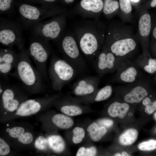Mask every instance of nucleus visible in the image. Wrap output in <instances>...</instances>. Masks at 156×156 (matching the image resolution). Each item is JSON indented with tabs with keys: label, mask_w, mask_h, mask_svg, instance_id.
I'll return each mask as SVG.
<instances>
[{
	"label": "nucleus",
	"mask_w": 156,
	"mask_h": 156,
	"mask_svg": "<svg viewBox=\"0 0 156 156\" xmlns=\"http://www.w3.org/2000/svg\"><path fill=\"white\" fill-rule=\"evenodd\" d=\"M107 25L99 20H83L73 27V32L84 57L92 61L102 49L105 41Z\"/></svg>",
	"instance_id": "obj_1"
},
{
	"label": "nucleus",
	"mask_w": 156,
	"mask_h": 156,
	"mask_svg": "<svg viewBox=\"0 0 156 156\" xmlns=\"http://www.w3.org/2000/svg\"><path fill=\"white\" fill-rule=\"evenodd\" d=\"M139 44L131 25L116 20L107 25L103 44L117 57L130 59Z\"/></svg>",
	"instance_id": "obj_2"
},
{
	"label": "nucleus",
	"mask_w": 156,
	"mask_h": 156,
	"mask_svg": "<svg viewBox=\"0 0 156 156\" xmlns=\"http://www.w3.org/2000/svg\"><path fill=\"white\" fill-rule=\"evenodd\" d=\"M18 58L14 71L9 74L21 82L24 88L33 92L43 90L45 85L40 74L33 66L27 49H18Z\"/></svg>",
	"instance_id": "obj_3"
},
{
	"label": "nucleus",
	"mask_w": 156,
	"mask_h": 156,
	"mask_svg": "<svg viewBox=\"0 0 156 156\" xmlns=\"http://www.w3.org/2000/svg\"><path fill=\"white\" fill-rule=\"evenodd\" d=\"M63 59L72 65L79 72L87 68L85 57L81 53L72 31L64 29L55 41Z\"/></svg>",
	"instance_id": "obj_4"
},
{
	"label": "nucleus",
	"mask_w": 156,
	"mask_h": 156,
	"mask_svg": "<svg viewBox=\"0 0 156 156\" xmlns=\"http://www.w3.org/2000/svg\"><path fill=\"white\" fill-rule=\"evenodd\" d=\"M27 51L30 57L34 61L36 68L43 80L48 81L49 76L47 64L52 52V48L49 42L32 34Z\"/></svg>",
	"instance_id": "obj_5"
},
{
	"label": "nucleus",
	"mask_w": 156,
	"mask_h": 156,
	"mask_svg": "<svg viewBox=\"0 0 156 156\" xmlns=\"http://www.w3.org/2000/svg\"><path fill=\"white\" fill-rule=\"evenodd\" d=\"M79 72L64 59L53 55L51 58L48 76L51 86L55 90H59L72 80Z\"/></svg>",
	"instance_id": "obj_6"
},
{
	"label": "nucleus",
	"mask_w": 156,
	"mask_h": 156,
	"mask_svg": "<svg viewBox=\"0 0 156 156\" xmlns=\"http://www.w3.org/2000/svg\"><path fill=\"white\" fill-rule=\"evenodd\" d=\"M67 12L64 9L57 8H38L23 4L18 9L21 23L26 28H32L36 24L44 19Z\"/></svg>",
	"instance_id": "obj_7"
},
{
	"label": "nucleus",
	"mask_w": 156,
	"mask_h": 156,
	"mask_svg": "<svg viewBox=\"0 0 156 156\" xmlns=\"http://www.w3.org/2000/svg\"><path fill=\"white\" fill-rule=\"evenodd\" d=\"M23 26L17 21L0 18V43L3 46L18 49L24 47L25 40L22 34Z\"/></svg>",
	"instance_id": "obj_8"
},
{
	"label": "nucleus",
	"mask_w": 156,
	"mask_h": 156,
	"mask_svg": "<svg viewBox=\"0 0 156 156\" xmlns=\"http://www.w3.org/2000/svg\"><path fill=\"white\" fill-rule=\"evenodd\" d=\"M67 14L66 12L38 23L31 29L32 34L49 42L55 41L65 29Z\"/></svg>",
	"instance_id": "obj_9"
},
{
	"label": "nucleus",
	"mask_w": 156,
	"mask_h": 156,
	"mask_svg": "<svg viewBox=\"0 0 156 156\" xmlns=\"http://www.w3.org/2000/svg\"><path fill=\"white\" fill-rule=\"evenodd\" d=\"M148 82L144 77L134 82L113 88L123 101L129 104L141 103L149 94Z\"/></svg>",
	"instance_id": "obj_10"
},
{
	"label": "nucleus",
	"mask_w": 156,
	"mask_h": 156,
	"mask_svg": "<svg viewBox=\"0 0 156 156\" xmlns=\"http://www.w3.org/2000/svg\"><path fill=\"white\" fill-rule=\"evenodd\" d=\"M141 70L130 59L123 58L110 81L125 84L134 82L143 77Z\"/></svg>",
	"instance_id": "obj_11"
},
{
	"label": "nucleus",
	"mask_w": 156,
	"mask_h": 156,
	"mask_svg": "<svg viewBox=\"0 0 156 156\" xmlns=\"http://www.w3.org/2000/svg\"><path fill=\"white\" fill-rule=\"evenodd\" d=\"M123 58L116 56L104 44L92 61L94 69L101 77L116 71Z\"/></svg>",
	"instance_id": "obj_12"
},
{
	"label": "nucleus",
	"mask_w": 156,
	"mask_h": 156,
	"mask_svg": "<svg viewBox=\"0 0 156 156\" xmlns=\"http://www.w3.org/2000/svg\"><path fill=\"white\" fill-rule=\"evenodd\" d=\"M151 27V18L148 10H140L139 12L138 28L135 36L142 50V54L151 56L149 46Z\"/></svg>",
	"instance_id": "obj_13"
},
{
	"label": "nucleus",
	"mask_w": 156,
	"mask_h": 156,
	"mask_svg": "<svg viewBox=\"0 0 156 156\" xmlns=\"http://www.w3.org/2000/svg\"><path fill=\"white\" fill-rule=\"evenodd\" d=\"M104 5L103 0H81L79 7L72 13L83 18L99 20Z\"/></svg>",
	"instance_id": "obj_14"
},
{
	"label": "nucleus",
	"mask_w": 156,
	"mask_h": 156,
	"mask_svg": "<svg viewBox=\"0 0 156 156\" xmlns=\"http://www.w3.org/2000/svg\"><path fill=\"white\" fill-rule=\"evenodd\" d=\"M101 78L99 76H88L79 79L73 85L74 93L80 96L92 95L98 90Z\"/></svg>",
	"instance_id": "obj_15"
},
{
	"label": "nucleus",
	"mask_w": 156,
	"mask_h": 156,
	"mask_svg": "<svg viewBox=\"0 0 156 156\" xmlns=\"http://www.w3.org/2000/svg\"><path fill=\"white\" fill-rule=\"evenodd\" d=\"M18 58V52L12 49L0 48V77H8L12 70L15 68Z\"/></svg>",
	"instance_id": "obj_16"
},
{
	"label": "nucleus",
	"mask_w": 156,
	"mask_h": 156,
	"mask_svg": "<svg viewBox=\"0 0 156 156\" xmlns=\"http://www.w3.org/2000/svg\"><path fill=\"white\" fill-rule=\"evenodd\" d=\"M18 86L9 85L1 94L3 107L10 112L17 109L19 104L20 99L16 96V93L21 87Z\"/></svg>",
	"instance_id": "obj_17"
},
{
	"label": "nucleus",
	"mask_w": 156,
	"mask_h": 156,
	"mask_svg": "<svg viewBox=\"0 0 156 156\" xmlns=\"http://www.w3.org/2000/svg\"><path fill=\"white\" fill-rule=\"evenodd\" d=\"M133 62L141 70L148 73L153 74L156 72V58H152L151 56L142 54Z\"/></svg>",
	"instance_id": "obj_18"
},
{
	"label": "nucleus",
	"mask_w": 156,
	"mask_h": 156,
	"mask_svg": "<svg viewBox=\"0 0 156 156\" xmlns=\"http://www.w3.org/2000/svg\"><path fill=\"white\" fill-rule=\"evenodd\" d=\"M41 107V104L35 99H29L22 102L16 110L17 115L29 116L38 112Z\"/></svg>",
	"instance_id": "obj_19"
},
{
	"label": "nucleus",
	"mask_w": 156,
	"mask_h": 156,
	"mask_svg": "<svg viewBox=\"0 0 156 156\" xmlns=\"http://www.w3.org/2000/svg\"><path fill=\"white\" fill-rule=\"evenodd\" d=\"M129 104L124 101L115 100L109 105L107 109L108 114L112 117L123 118L129 109Z\"/></svg>",
	"instance_id": "obj_20"
},
{
	"label": "nucleus",
	"mask_w": 156,
	"mask_h": 156,
	"mask_svg": "<svg viewBox=\"0 0 156 156\" xmlns=\"http://www.w3.org/2000/svg\"><path fill=\"white\" fill-rule=\"evenodd\" d=\"M119 10L118 16L123 22L131 23L133 17L130 0H119Z\"/></svg>",
	"instance_id": "obj_21"
},
{
	"label": "nucleus",
	"mask_w": 156,
	"mask_h": 156,
	"mask_svg": "<svg viewBox=\"0 0 156 156\" xmlns=\"http://www.w3.org/2000/svg\"><path fill=\"white\" fill-rule=\"evenodd\" d=\"M103 13L108 20L118 16L119 10V0H104Z\"/></svg>",
	"instance_id": "obj_22"
},
{
	"label": "nucleus",
	"mask_w": 156,
	"mask_h": 156,
	"mask_svg": "<svg viewBox=\"0 0 156 156\" xmlns=\"http://www.w3.org/2000/svg\"><path fill=\"white\" fill-rule=\"evenodd\" d=\"M138 135V132L136 129H129L120 135L119 138V142L123 146L131 145L135 141Z\"/></svg>",
	"instance_id": "obj_23"
},
{
	"label": "nucleus",
	"mask_w": 156,
	"mask_h": 156,
	"mask_svg": "<svg viewBox=\"0 0 156 156\" xmlns=\"http://www.w3.org/2000/svg\"><path fill=\"white\" fill-rule=\"evenodd\" d=\"M52 121L57 127L63 129L70 128L74 125L73 120L70 117L60 114L54 115L52 118Z\"/></svg>",
	"instance_id": "obj_24"
},
{
	"label": "nucleus",
	"mask_w": 156,
	"mask_h": 156,
	"mask_svg": "<svg viewBox=\"0 0 156 156\" xmlns=\"http://www.w3.org/2000/svg\"><path fill=\"white\" fill-rule=\"evenodd\" d=\"M87 131L89 133L91 139L94 141H97L100 140L107 131L105 127H99L95 122L89 126Z\"/></svg>",
	"instance_id": "obj_25"
},
{
	"label": "nucleus",
	"mask_w": 156,
	"mask_h": 156,
	"mask_svg": "<svg viewBox=\"0 0 156 156\" xmlns=\"http://www.w3.org/2000/svg\"><path fill=\"white\" fill-rule=\"evenodd\" d=\"M113 90L112 85L107 84L95 92L93 97V100L96 102L105 100L111 96Z\"/></svg>",
	"instance_id": "obj_26"
},
{
	"label": "nucleus",
	"mask_w": 156,
	"mask_h": 156,
	"mask_svg": "<svg viewBox=\"0 0 156 156\" xmlns=\"http://www.w3.org/2000/svg\"><path fill=\"white\" fill-rule=\"evenodd\" d=\"M48 141L50 147L56 152H61L63 151L65 148L64 142L60 136H51L49 137Z\"/></svg>",
	"instance_id": "obj_27"
},
{
	"label": "nucleus",
	"mask_w": 156,
	"mask_h": 156,
	"mask_svg": "<svg viewBox=\"0 0 156 156\" xmlns=\"http://www.w3.org/2000/svg\"><path fill=\"white\" fill-rule=\"evenodd\" d=\"M61 112L68 116H75L81 114L82 110L79 106L75 105H66L61 108Z\"/></svg>",
	"instance_id": "obj_28"
},
{
	"label": "nucleus",
	"mask_w": 156,
	"mask_h": 156,
	"mask_svg": "<svg viewBox=\"0 0 156 156\" xmlns=\"http://www.w3.org/2000/svg\"><path fill=\"white\" fill-rule=\"evenodd\" d=\"M73 133L72 141L74 143L76 144L81 142L85 136L84 129L79 127L75 128L73 130Z\"/></svg>",
	"instance_id": "obj_29"
},
{
	"label": "nucleus",
	"mask_w": 156,
	"mask_h": 156,
	"mask_svg": "<svg viewBox=\"0 0 156 156\" xmlns=\"http://www.w3.org/2000/svg\"><path fill=\"white\" fill-rule=\"evenodd\" d=\"M138 148L142 151H151L156 149V140L152 139L140 143Z\"/></svg>",
	"instance_id": "obj_30"
},
{
	"label": "nucleus",
	"mask_w": 156,
	"mask_h": 156,
	"mask_svg": "<svg viewBox=\"0 0 156 156\" xmlns=\"http://www.w3.org/2000/svg\"><path fill=\"white\" fill-rule=\"evenodd\" d=\"M96 150L94 147L85 148L82 147L79 148L77 153V156H93L96 154Z\"/></svg>",
	"instance_id": "obj_31"
},
{
	"label": "nucleus",
	"mask_w": 156,
	"mask_h": 156,
	"mask_svg": "<svg viewBox=\"0 0 156 156\" xmlns=\"http://www.w3.org/2000/svg\"><path fill=\"white\" fill-rule=\"evenodd\" d=\"M13 0H0V14H8Z\"/></svg>",
	"instance_id": "obj_32"
},
{
	"label": "nucleus",
	"mask_w": 156,
	"mask_h": 156,
	"mask_svg": "<svg viewBox=\"0 0 156 156\" xmlns=\"http://www.w3.org/2000/svg\"><path fill=\"white\" fill-rule=\"evenodd\" d=\"M151 18V27L150 38L156 40V12L150 13Z\"/></svg>",
	"instance_id": "obj_33"
},
{
	"label": "nucleus",
	"mask_w": 156,
	"mask_h": 156,
	"mask_svg": "<svg viewBox=\"0 0 156 156\" xmlns=\"http://www.w3.org/2000/svg\"><path fill=\"white\" fill-rule=\"evenodd\" d=\"M25 132L24 129L21 127H16L10 129L9 132L10 136L14 138H18Z\"/></svg>",
	"instance_id": "obj_34"
},
{
	"label": "nucleus",
	"mask_w": 156,
	"mask_h": 156,
	"mask_svg": "<svg viewBox=\"0 0 156 156\" xmlns=\"http://www.w3.org/2000/svg\"><path fill=\"white\" fill-rule=\"evenodd\" d=\"M47 142V139L44 137L40 136L36 140L35 146L37 148L40 150H43L46 148Z\"/></svg>",
	"instance_id": "obj_35"
},
{
	"label": "nucleus",
	"mask_w": 156,
	"mask_h": 156,
	"mask_svg": "<svg viewBox=\"0 0 156 156\" xmlns=\"http://www.w3.org/2000/svg\"><path fill=\"white\" fill-rule=\"evenodd\" d=\"M33 140V136L30 133L27 132L24 133L18 138L20 142L25 144L30 143Z\"/></svg>",
	"instance_id": "obj_36"
},
{
	"label": "nucleus",
	"mask_w": 156,
	"mask_h": 156,
	"mask_svg": "<svg viewBox=\"0 0 156 156\" xmlns=\"http://www.w3.org/2000/svg\"><path fill=\"white\" fill-rule=\"evenodd\" d=\"M10 148L8 144L2 138H0V155L4 156L8 154Z\"/></svg>",
	"instance_id": "obj_37"
},
{
	"label": "nucleus",
	"mask_w": 156,
	"mask_h": 156,
	"mask_svg": "<svg viewBox=\"0 0 156 156\" xmlns=\"http://www.w3.org/2000/svg\"><path fill=\"white\" fill-rule=\"evenodd\" d=\"M144 111L147 114H151L156 110V100L152 101L149 104L144 106Z\"/></svg>",
	"instance_id": "obj_38"
},
{
	"label": "nucleus",
	"mask_w": 156,
	"mask_h": 156,
	"mask_svg": "<svg viewBox=\"0 0 156 156\" xmlns=\"http://www.w3.org/2000/svg\"><path fill=\"white\" fill-rule=\"evenodd\" d=\"M149 51L154 56L156 57V40H151L150 41Z\"/></svg>",
	"instance_id": "obj_39"
},
{
	"label": "nucleus",
	"mask_w": 156,
	"mask_h": 156,
	"mask_svg": "<svg viewBox=\"0 0 156 156\" xmlns=\"http://www.w3.org/2000/svg\"><path fill=\"white\" fill-rule=\"evenodd\" d=\"M99 123L107 127H110L113 124V121L111 120L104 119L100 120L99 121Z\"/></svg>",
	"instance_id": "obj_40"
},
{
	"label": "nucleus",
	"mask_w": 156,
	"mask_h": 156,
	"mask_svg": "<svg viewBox=\"0 0 156 156\" xmlns=\"http://www.w3.org/2000/svg\"><path fill=\"white\" fill-rule=\"evenodd\" d=\"M156 7V0H151L147 5L142 8L140 10H147L151 8H154Z\"/></svg>",
	"instance_id": "obj_41"
},
{
	"label": "nucleus",
	"mask_w": 156,
	"mask_h": 156,
	"mask_svg": "<svg viewBox=\"0 0 156 156\" xmlns=\"http://www.w3.org/2000/svg\"><path fill=\"white\" fill-rule=\"evenodd\" d=\"M121 155L122 156H130L129 154L126 152L125 151H122L121 153Z\"/></svg>",
	"instance_id": "obj_42"
},
{
	"label": "nucleus",
	"mask_w": 156,
	"mask_h": 156,
	"mask_svg": "<svg viewBox=\"0 0 156 156\" xmlns=\"http://www.w3.org/2000/svg\"><path fill=\"white\" fill-rule=\"evenodd\" d=\"M64 1L67 3H71L73 2V1H74V0H64Z\"/></svg>",
	"instance_id": "obj_43"
},
{
	"label": "nucleus",
	"mask_w": 156,
	"mask_h": 156,
	"mask_svg": "<svg viewBox=\"0 0 156 156\" xmlns=\"http://www.w3.org/2000/svg\"><path fill=\"white\" fill-rule=\"evenodd\" d=\"M140 0H130V1H132L135 3L139 2Z\"/></svg>",
	"instance_id": "obj_44"
},
{
	"label": "nucleus",
	"mask_w": 156,
	"mask_h": 156,
	"mask_svg": "<svg viewBox=\"0 0 156 156\" xmlns=\"http://www.w3.org/2000/svg\"><path fill=\"white\" fill-rule=\"evenodd\" d=\"M114 156H121V153H116L114 154Z\"/></svg>",
	"instance_id": "obj_45"
},
{
	"label": "nucleus",
	"mask_w": 156,
	"mask_h": 156,
	"mask_svg": "<svg viewBox=\"0 0 156 156\" xmlns=\"http://www.w3.org/2000/svg\"><path fill=\"white\" fill-rule=\"evenodd\" d=\"M49 2H53L55 1L56 0H42Z\"/></svg>",
	"instance_id": "obj_46"
},
{
	"label": "nucleus",
	"mask_w": 156,
	"mask_h": 156,
	"mask_svg": "<svg viewBox=\"0 0 156 156\" xmlns=\"http://www.w3.org/2000/svg\"><path fill=\"white\" fill-rule=\"evenodd\" d=\"M153 117L154 119L156 120V112L154 114Z\"/></svg>",
	"instance_id": "obj_47"
},
{
	"label": "nucleus",
	"mask_w": 156,
	"mask_h": 156,
	"mask_svg": "<svg viewBox=\"0 0 156 156\" xmlns=\"http://www.w3.org/2000/svg\"><path fill=\"white\" fill-rule=\"evenodd\" d=\"M10 128H7L6 129V131L7 132H9L10 131Z\"/></svg>",
	"instance_id": "obj_48"
},
{
	"label": "nucleus",
	"mask_w": 156,
	"mask_h": 156,
	"mask_svg": "<svg viewBox=\"0 0 156 156\" xmlns=\"http://www.w3.org/2000/svg\"><path fill=\"white\" fill-rule=\"evenodd\" d=\"M155 131H156V129Z\"/></svg>",
	"instance_id": "obj_49"
},
{
	"label": "nucleus",
	"mask_w": 156,
	"mask_h": 156,
	"mask_svg": "<svg viewBox=\"0 0 156 156\" xmlns=\"http://www.w3.org/2000/svg\"></svg>",
	"instance_id": "obj_50"
}]
</instances>
